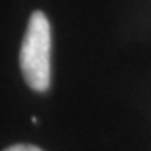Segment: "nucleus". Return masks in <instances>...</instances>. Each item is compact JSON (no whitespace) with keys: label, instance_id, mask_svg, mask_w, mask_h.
Segmentation results:
<instances>
[{"label":"nucleus","instance_id":"f257e3e1","mask_svg":"<svg viewBox=\"0 0 151 151\" xmlns=\"http://www.w3.org/2000/svg\"><path fill=\"white\" fill-rule=\"evenodd\" d=\"M50 24L44 12H34L20 49V69L34 91L44 92L50 86Z\"/></svg>","mask_w":151,"mask_h":151},{"label":"nucleus","instance_id":"f03ea898","mask_svg":"<svg viewBox=\"0 0 151 151\" xmlns=\"http://www.w3.org/2000/svg\"><path fill=\"white\" fill-rule=\"evenodd\" d=\"M5 151H42V150L37 148V146H32V145H15V146L7 148Z\"/></svg>","mask_w":151,"mask_h":151}]
</instances>
